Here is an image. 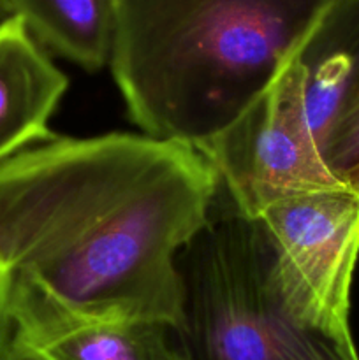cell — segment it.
<instances>
[{
    "mask_svg": "<svg viewBox=\"0 0 359 360\" xmlns=\"http://www.w3.org/2000/svg\"><path fill=\"white\" fill-rule=\"evenodd\" d=\"M218 190L196 148L146 134L56 136L2 162L9 341L97 320L178 326L176 259Z\"/></svg>",
    "mask_w": 359,
    "mask_h": 360,
    "instance_id": "obj_1",
    "label": "cell"
},
{
    "mask_svg": "<svg viewBox=\"0 0 359 360\" xmlns=\"http://www.w3.org/2000/svg\"><path fill=\"white\" fill-rule=\"evenodd\" d=\"M338 0H115L109 65L146 136L199 148L267 88Z\"/></svg>",
    "mask_w": 359,
    "mask_h": 360,
    "instance_id": "obj_2",
    "label": "cell"
},
{
    "mask_svg": "<svg viewBox=\"0 0 359 360\" xmlns=\"http://www.w3.org/2000/svg\"><path fill=\"white\" fill-rule=\"evenodd\" d=\"M176 269L182 316L171 336L182 360H359L351 330L326 329L292 311L266 231L227 195L222 204L220 190Z\"/></svg>",
    "mask_w": 359,
    "mask_h": 360,
    "instance_id": "obj_3",
    "label": "cell"
},
{
    "mask_svg": "<svg viewBox=\"0 0 359 360\" xmlns=\"http://www.w3.org/2000/svg\"><path fill=\"white\" fill-rule=\"evenodd\" d=\"M257 221L275 248L278 283L292 311L348 333L359 257V183L292 193L267 206Z\"/></svg>",
    "mask_w": 359,
    "mask_h": 360,
    "instance_id": "obj_4",
    "label": "cell"
},
{
    "mask_svg": "<svg viewBox=\"0 0 359 360\" xmlns=\"http://www.w3.org/2000/svg\"><path fill=\"white\" fill-rule=\"evenodd\" d=\"M234 210L257 220L292 193L344 185L313 144L284 69L231 127L197 148Z\"/></svg>",
    "mask_w": 359,
    "mask_h": 360,
    "instance_id": "obj_5",
    "label": "cell"
},
{
    "mask_svg": "<svg viewBox=\"0 0 359 360\" xmlns=\"http://www.w3.org/2000/svg\"><path fill=\"white\" fill-rule=\"evenodd\" d=\"M69 81L27 25L13 14L0 20V164L55 139L48 122Z\"/></svg>",
    "mask_w": 359,
    "mask_h": 360,
    "instance_id": "obj_6",
    "label": "cell"
},
{
    "mask_svg": "<svg viewBox=\"0 0 359 360\" xmlns=\"http://www.w3.org/2000/svg\"><path fill=\"white\" fill-rule=\"evenodd\" d=\"M358 65L359 0H338L284 67L319 153Z\"/></svg>",
    "mask_w": 359,
    "mask_h": 360,
    "instance_id": "obj_7",
    "label": "cell"
},
{
    "mask_svg": "<svg viewBox=\"0 0 359 360\" xmlns=\"http://www.w3.org/2000/svg\"><path fill=\"white\" fill-rule=\"evenodd\" d=\"M4 359L182 360L171 329L148 320H97L11 340Z\"/></svg>",
    "mask_w": 359,
    "mask_h": 360,
    "instance_id": "obj_8",
    "label": "cell"
},
{
    "mask_svg": "<svg viewBox=\"0 0 359 360\" xmlns=\"http://www.w3.org/2000/svg\"><path fill=\"white\" fill-rule=\"evenodd\" d=\"M13 14L42 48L87 70L111 60L115 0H13Z\"/></svg>",
    "mask_w": 359,
    "mask_h": 360,
    "instance_id": "obj_9",
    "label": "cell"
},
{
    "mask_svg": "<svg viewBox=\"0 0 359 360\" xmlns=\"http://www.w3.org/2000/svg\"><path fill=\"white\" fill-rule=\"evenodd\" d=\"M320 157L338 179L359 183V65L324 137Z\"/></svg>",
    "mask_w": 359,
    "mask_h": 360,
    "instance_id": "obj_10",
    "label": "cell"
},
{
    "mask_svg": "<svg viewBox=\"0 0 359 360\" xmlns=\"http://www.w3.org/2000/svg\"><path fill=\"white\" fill-rule=\"evenodd\" d=\"M9 343V320H7L6 308V281L0 273V360L4 359Z\"/></svg>",
    "mask_w": 359,
    "mask_h": 360,
    "instance_id": "obj_11",
    "label": "cell"
},
{
    "mask_svg": "<svg viewBox=\"0 0 359 360\" xmlns=\"http://www.w3.org/2000/svg\"><path fill=\"white\" fill-rule=\"evenodd\" d=\"M13 16V0H0V20Z\"/></svg>",
    "mask_w": 359,
    "mask_h": 360,
    "instance_id": "obj_12",
    "label": "cell"
},
{
    "mask_svg": "<svg viewBox=\"0 0 359 360\" xmlns=\"http://www.w3.org/2000/svg\"><path fill=\"white\" fill-rule=\"evenodd\" d=\"M2 360H20V359H2Z\"/></svg>",
    "mask_w": 359,
    "mask_h": 360,
    "instance_id": "obj_13",
    "label": "cell"
}]
</instances>
